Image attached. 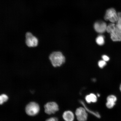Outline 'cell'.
I'll return each instance as SVG.
<instances>
[{"label": "cell", "mask_w": 121, "mask_h": 121, "mask_svg": "<svg viewBox=\"0 0 121 121\" xmlns=\"http://www.w3.org/2000/svg\"><path fill=\"white\" fill-rule=\"evenodd\" d=\"M96 41L98 45H104L105 43L104 36L102 35L98 36L96 38Z\"/></svg>", "instance_id": "obj_13"}, {"label": "cell", "mask_w": 121, "mask_h": 121, "mask_svg": "<svg viewBox=\"0 0 121 121\" xmlns=\"http://www.w3.org/2000/svg\"><path fill=\"white\" fill-rule=\"evenodd\" d=\"M87 111L84 107H80L77 108L75 114L78 121H86L87 118Z\"/></svg>", "instance_id": "obj_6"}, {"label": "cell", "mask_w": 121, "mask_h": 121, "mask_svg": "<svg viewBox=\"0 0 121 121\" xmlns=\"http://www.w3.org/2000/svg\"><path fill=\"white\" fill-rule=\"evenodd\" d=\"M107 25L105 22H98L95 23L94 27L97 32L99 33H103L106 31Z\"/></svg>", "instance_id": "obj_7"}, {"label": "cell", "mask_w": 121, "mask_h": 121, "mask_svg": "<svg viewBox=\"0 0 121 121\" xmlns=\"http://www.w3.org/2000/svg\"><path fill=\"white\" fill-rule=\"evenodd\" d=\"M45 121H58V119L56 117H52L47 119Z\"/></svg>", "instance_id": "obj_16"}, {"label": "cell", "mask_w": 121, "mask_h": 121, "mask_svg": "<svg viewBox=\"0 0 121 121\" xmlns=\"http://www.w3.org/2000/svg\"><path fill=\"white\" fill-rule=\"evenodd\" d=\"M25 43L26 46L30 48L37 47L39 44L38 39L29 32L25 35Z\"/></svg>", "instance_id": "obj_2"}, {"label": "cell", "mask_w": 121, "mask_h": 121, "mask_svg": "<svg viewBox=\"0 0 121 121\" xmlns=\"http://www.w3.org/2000/svg\"><path fill=\"white\" fill-rule=\"evenodd\" d=\"M48 58L51 65L54 68L60 67L65 61L64 56L60 51H52L49 54Z\"/></svg>", "instance_id": "obj_1"}, {"label": "cell", "mask_w": 121, "mask_h": 121, "mask_svg": "<svg viewBox=\"0 0 121 121\" xmlns=\"http://www.w3.org/2000/svg\"><path fill=\"white\" fill-rule=\"evenodd\" d=\"M85 99L88 103H95L97 100V97L94 94L91 93L88 95L86 96Z\"/></svg>", "instance_id": "obj_10"}, {"label": "cell", "mask_w": 121, "mask_h": 121, "mask_svg": "<svg viewBox=\"0 0 121 121\" xmlns=\"http://www.w3.org/2000/svg\"><path fill=\"white\" fill-rule=\"evenodd\" d=\"M44 108L45 112L48 115L54 114L59 109L58 105L54 102L47 103L44 106Z\"/></svg>", "instance_id": "obj_5"}, {"label": "cell", "mask_w": 121, "mask_h": 121, "mask_svg": "<svg viewBox=\"0 0 121 121\" xmlns=\"http://www.w3.org/2000/svg\"><path fill=\"white\" fill-rule=\"evenodd\" d=\"M102 58L103 60H104L105 61H108L109 60L110 58L107 56L105 55H104L102 56Z\"/></svg>", "instance_id": "obj_17"}, {"label": "cell", "mask_w": 121, "mask_h": 121, "mask_svg": "<svg viewBox=\"0 0 121 121\" xmlns=\"http://www.w3.org/2000/svg\"><path fill=\"white\" fill-rule=\"evenodd\" d=\"M98 96H99L100 95L99 94H98L97 95Z\"/></svg>", "instance_id": "obj_19"}, {"label": "cell", "mask_w": 121, "mask_h": 121, "mask_svg": "<svg viewBox=\"0 0 121 121\" xmlns=\"http://www.w3.org/2000/svg\"><path fill=\"white\" fill-rule=\"evenodd\" d=\"M40 107L38 104L34 102H31L27 104L25 108V111L28 116L36 115L40 111Z\"/></svg>", "instance_id": "obj_3"}, {"label": "cell", "mask_w": 121, "mask_h": 121, "mask_svg": "<svg viewBox=\"0 0 121 121\" xmlns=\"http://www.w3.org/2000/svg\"><path fill=\"white\" fill-rule=\"evenodd\" d=\"M80 103L82 104V105L84 106V107L85 108L86 110L87 111L91 113V114L93 115L94 116H96V117L98 118H100L101 116L100 115L99 113L97 112H93L91 110H90L88 108L86 105H85V104H84V102H83L82 101H80Z\"/></svg>", "instance_id": "obj_11"}, {"label": "cell", "mask_w": 121, "mask_h": 121, "mask_svg": "<svg viewBox=\"0 0 121 121\" xmlns=\"http://www.w3.org/2000/svg\"><path fill=\"white\" fill-rule=\"evenodd\" d=\"M115 28V24L114 23H110L107 26L106 31L107 32L110 34L114 31Z\"/></svg>", "instance_id": "obj_12"}, {"label": "cell", "mask_w": 121, "mask_h": 121, "mask_svg": "<svg viewBox=\"0 0 121 121\" xmlns=\"http://www.w3.org/2000/svg\"><path fill=\"white\" fill-rule=\"evenodd\" d=\"M117 100V97L114 95H110L107 97V102L106 104L107 108L109 109L113 108L115 105L116 102Z\"/></svg>", "instance_id": "obj_8"}, {"label": "cell", "mask_w": 121, "mask_h": 121, "mask_svg": "<svg viewBox=\"0 0 121 121\" xmlns=\"http://www.w3.org/2000/svg\"><path fill=\"white\" fill-rule=\"evenodd\" d=\"M106 65V62L104 60H100L98 62V65L100 68H103Z\"/></svg>", "instance_id": "obj_15"}, {"label": "cell", "mask_w": 121, "mask_h": 121, "mask_svg": "<svg viewBox=\"0 0 121 121\" xmlns=\"http://www.w3.org/2000/svg\"><path fill=\"white\" fill-rule=\"evenodd\" d=\"M63 117L65 121H73L74 119L73 113L69 110L65 111L63 113Z\"/></svg>", "instance_id": "obj_9"}, {"label": "cell", "mask_w": 121, "mask_h": 121, "mask_svg": "<svg viewBox=\"0 0 121 121\" xmlns=\"http://www.w3.org/2000/svg\"><path fill=\"white\" fill-rule=\"evenodd\" d=\"M120 90L121 91V84L120 86Z\"/></svg>", "instance_id": "obj_18"}, {"label": "cell", "mask_w": 121, "mask_h": 121, "mask_svg": "<svg viewBox=\"0 0 121 121\" xmlns=\"http://www.w3.org/2000/svg\"><path fill=\"white\" fill-rule=\"evenodd\" d=\"M8 99V97L6 95L1 94L0 96V104L2 105L4 102H6Z\"/></svg>", "instance_id": "obj_14"}, {"label": "cell", "mask_w": 121, "mask_h": 121, "mask_svg": "<svg viewBox=\"0 0 121 121\" xmlns=\"http://www.w3.org/2000/svg\"><path fill=\"white\" fill-rule=\"evenodd\" d=\"M118 19V13L114 9L111 8L107 10L104 19L106 21H109L112 23L117 22Z\"/></svg>", "instance_id": "obj_4"}]
</instances>
